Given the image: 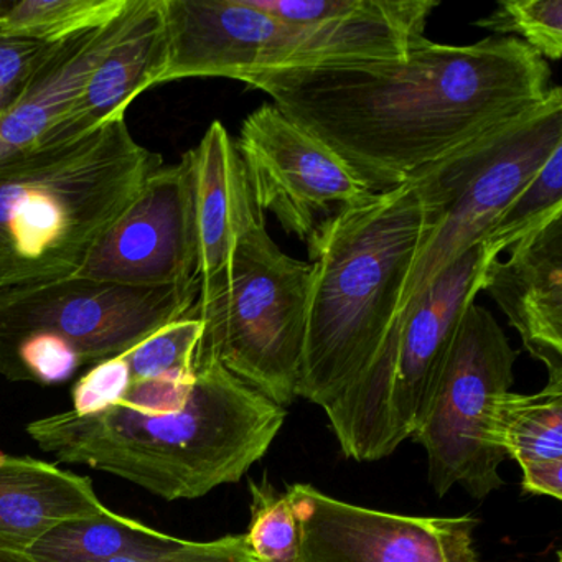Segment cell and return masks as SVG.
<instances>
[{
	"label": "cell",
	"mask_w": 562,
	"mask_h": 562,
	"mask_svg": "<svg viewBox=\"0 0 562 562\" xmlns=\"http://www.w3.org/2000/svg\"><path fill=\"white\" fill-rule=\"evenodd\" d=\"M251 521L245 538L256 562H301V528L288 492L249 482Z\"/></svg>",
	"instance_id": "obj_25"
},
{
	"label": "cell",
	"mask_w": 562,
	"mask_h": 562,
	"mask_svg": "<svg viewBox=\"0 0 562 562\" xmlns=\"http://www.w3.org/2000/svg\"><path fill=\"white\" fill-rule=\"evenodd\" d=\"M0 562H34L27 552L14 551V549L0 546Z\"/></svg>",
	"instance_id": "obj_29"
},
{
	"label": "cell",
	"mask_w": 562,
	"mask_h": 562,
	"mask_svg": "<svg viewBox=\"0 0 562 562\" xmlns=\"http://www.w3.org/2000/svg\"><path fill=\"white\" fill-rule=\"evenodd\" d=\"M559 216H562V146L503 210L482 241L502 255Z\"/></svg>",
	"instance_id": "obj_23"
},
{
	"label": "cell",
	"mask_w": 562,
	"mask_h": 562,
	"mask_svg": "<svg viewBox=\"0 0 562 562\" xmlns=\"http://www.w3.org/2000/svg\"><path fill=\"white\" fill-rule=\"evenodd\" d=\"M131 0H22L0 21V35L60 44L116 21Z\"/></svg>",
	"instance_id": "obj_22"
},
{
	"label": "cell",
	"mask_w": 562,
	"mask_h": 562,
	"mask_svg": "<svg viewBox=\"0 0 562 562\" xmlns=\"http://www.w3.org/2000/svg\"><path fill=\"white\" fill-rule=\"evenodd\" d=\"M516 351L488 308H467L411 439L424 447L436 495L456 485L486 498L503 485L506 459L496 439L503 397L512 391Z\"/></svg>",
	"instance_id": "obj_8"
},
{
	"label": "cell",
	"mask_w": 562,
	"mask_h": 562,
	"mask_svg": "<svg viewBox=\"0 0 562 562\" xmlns=\"http://www.w3.org/2000/svg\"><path fill=\"white\" fill-rule=\"evenodd\" d=\"M106 509L90 476L0 453V546L25 552L52 529Z\"/></svg>",
	"instance_id": "obj_19"
},
{
	"label": "cell",
	"mask_w": 562,
	"mask_h": 562,
	"mask_svg": "<svg viewBox=\"0 0 562 562\" xmlns=\"http://www.w3.org/2000/svg\"><path fill=\"white\" fill-rule=\"evenodd\" d=\"M200 281L136 288L71 276L0 291V355L31 335H52L80 367L126 353L160 328L189 317Z\"/></svg>",
	"instance_id": "obj_9"
},
{
	"label": "cell",
	"mask_w": 562,
	"mask_h": 562,
	"mask_svg": "<svg viewBox=\"0 0 562 562\" xmlns=\"http://www.w3.org/2000/svg\"><path fill=\"white\" fill-rule=\"evenodd\" d=\"M172 536L110 508L93 518L65 522L27 549L34 562H108L124 552L162 544Z\"/></svg>",
	"instance_id": "obj_21"
},
{
	"label": "cell",
	"mask_w": 562,
	"mask_h": 562,
	"mask_svg": "<svg viewBox=\"0 0 562 562\" xmlns=\"http://www.w3.org/2000/svg\"><path fill=\"white\" fill-rule=\"evenodd\" d=\"M55 45L0 35V120L24 97L29 81Z\"/></svg>",
	"instance_id": "obj_28"
},
{
	"label": "cell",
	"mask_w": 562,
	"mask_h": 562,
	"mask_svg": "<svg viewBox=\"0 0 562 562\" xmlns=\"http://www.w3.org/2000/svg\"><path fill=\"white\" fill-rule=\"evenodd\" d=\"M137 0L116 21L55 45L19 103L0 120V162L29 153L77 103L91 75L130 24Z\"/></svg>",
	"instance_id": "obj_18"
},
{
	"label": "cell",
	"mask_w": 562,
	"mask_h": 562,
	"mask_svg": "<svg viewBox=\"0 0 562 562\" xmlns=\"http://www.w3.org/2000/svg\"><path fill=\"white\" fill-rule=\"evenodd\" d=\"M162 156L126 121L0 162V291L77 276Z\"/></svg>",
	"instance_id": "obj_4"
},
{
	"label": "cell",
	"mask_w": 562,
	"mask_h": 562,
	"mask_svg": "<svg viewBox=\"0 0 562 562\" xmlns=\"http://www.w3.org/2000/svg\"><path fill=\"white\" fill-rule=\"evenodd\" d=\"M235 144L259 209L302 241L373 195L330 147L272 103L243 121Z\"/></svg>",
	"instance_id": "obj_10"
},
{
	"label": "cell",
	"mask_w": 562,
	"mask_h": 562,
	"mask_svg": "<svg viewBox=\"0 0 562 562\" xmlns=\"http://www.w3.org/2000/svg\"><path fill=\"white\" fill-rule=\"evenodd\" d=\"M311 278V262L281 251L266 222L252 226L220 294L190 314L203 322L196 357L213 358L243 383L289 406L297 397Z\"/></svg>",
	"instance_id": "obj_7"
},
{
	"label": "cell",
	"mask_w": 562,
	"mask_h": 562,
	"mask_svg": "<svg viewBox=\"0 0 562 562\" xmlns=\"http://www.w3.org/2000/svg\"><path fill=\"white\" fill-rule=\"evenodd\" d=\"M430 235L416 186L373 193L307 239L312 266L297 397L338 400L393 338Z\"/></svg>",
	"instance_id": "obj_3"
},
{
	"label": "cell",
	"mask_w": 562,
	"mask_h": 562,
	"mask_svg": "<svg viewBox=\"0 0 562 562\" xmlns=\"http://www.w3.org/2000/svg\"><path fill=\"white\" fill-rule=\"evenodd\" d=\"M496 439L518 462L522 492L562 498V383L548 381L536 394L509 391L499 404Z\"/></svg>",
	"instance_id": "obj_20"
},
{
	"label": "cell",
	"mask_w": 562,
	"mask_h": 562,
	"mask_svg": "<svg viewBox=\"0 0 562 562\" xmlns=\"http://www.w3.org/2000/svg\"><path fill=\"white\" fill-rule=\"evenodd\" d=\"M169 60L160 85L228 78L305 65L307 29L279 21L251 0H164Z\"/></svg>",
	"instance_id": "obj_13"
},
{
	"label": "cell",
	"mask_w": 562,
	"mask_h": 562,
	"mask_svg": "<svg viewBox=\"0 0 562 562\" xmlns=\"http://www.w3.org/2000/svg\"><path fill=\"white\" fill-rule=\"evenodd\" d=\"M499 258L485 241L467 249L403 312L367 371L325 407L341 452L357 462L391 456L413 436L460 321Z\"/></svg>",
	"instance_id": "obj_5"
},
{
	"label": "cell",
	"mask_w": 562,
	"mask_h": 562,
	"mask_svg": "<svg viewBox=\"0 0 562 562\" xmlns=\"http://www.w3.org/2000/svg\"><path fill=\"white\" fill-rule=\"evenodd\" d=\"M289 120L330 147L373 193L406 183L548 94L551 68L519 38H419L397 60L246 75Z\"/></svg>",
	"instance_id": "obj_1"
},
{
	"label": "cell",
	"mask_w": 562,
	"mask_h": 562,
	"mask_svg": "<svg viewBox=\"0 0 562 562\" xmlns=\"http://www.w3.org/2000/svg\"><path fill=\"white\" fill-rule=\"evenodd\" d=\"M486 272L492 295L526 350L562 383V216L513 245Z\"/></svg>",
	"instance_id": "obj_17"
},
{
	"label": "cell",
	"mask_w": 562,
	"mask_h": 562,
	"mask_svg": "<svg viewBox=\"0 0 562 562\" xmlns=\"http://www.w3.org/2000/svg\"><path fill=\"white\" fill-rule=\"evenodd\" d=\"M561 146L562 91L551 87L531 110L411 177L430 235L407 282L400 318L443 269L482 241L503 210Z\"/></svg>",
	"instance_id": "obj_6"
},
{
	"label": "cell",
	"mask_w": 562,
	"mask_h": 562,
	"mask_svg": "<svg viewBox=\"0 0 562 562\" xmlns=\"http://www.w3.org/2000/svg\"><path fill=\"white\" fill-rule=\"evenodd\" d=\"M108 562H256L245 535H228L213 541L172 538L162 544L124 552Z\"/></svg>",
	"instance_id": "obj_27"
},
{
	"label": "cell",
	"mask_w": 562,
	"mask_h": 562,
	"mask_svg": "<svg viewBox=\"0 0 562 562\" xmlns=\"http://www.w3.org/2000/svg\"><path fill=\"white\" fill-rule=\"evenodd\" d=\"M77 276L136 288L200 281L190 153L147 177Z\"/></svg>",
	"instance_id": "obj_12"
},
{
	"label": "cell",
	"mask_w": 562,
	"mask_h": 562,
	"mask_svg": "<svg viewBox=\"0 0 562 562\" xmlns=\"http://www.w3.org/2000/svg\"><path fill=\"white\" fill-rule=\"evenodd\" d=\"M285 417V407L218 361L196 357L192 390L180 409L67 411L32 420L27 434L58 462L111 473L177 502L238 483L266 456Z\"/></svg>",
	"instance_id": "obj_2"
},
{
	"label": "cell",
	"mask_w": 562,
	"mask_h": 562,
	"mask_svg": "<svg viewBox=\"0 0 562 562\" xmlns=\"http://www.w3.org/2000/svg\"><path fill=\"white\" fill-rule=\"evenodd\" d=\"M202 335L203 322L189 315L166 325L121 355L130 384L156 378H192Z\"/></svg>",
	"instance_id": "obj_24"
},
{
	"label": "cell",
	"mask_w": 562,
	"mask_h": 562,
	"mask_svg": "<svg viewBox=\"0 0 562 562\" xmlns=\"http://www.w3.org/2000/svg\"><path fill=\"white\" fill-rule=\"evenodd\" d=\"M475 25L496 35H519L542 60L561 58L562 0H502Z\"/></svg>",
	"instance_id": "obj_26"
},
{
	"label": "cell",
	"mask_w": 562,
	"mask_h": 562,
	"mask_svg": "<svg viewBox=\"0 0 562 562\" xmlns=\"http://www.w3.org/2000/svg\"><path fill=\"white\" fill-rule=\"evenodd\" d=\"M558 562H562V554H561V552H558Z\"/></svg>",
	"instance_id": "obj_31"
},
{
	"label": "cell",
	"mask_w": 562,
	"mask_h": 562,
	"mask_svg": "<svg viewBox=\"0 0 562 562\" xmlns=\"http://www.w3.org/2000/svg\"><path fill=\"white\" fill-rule=\"evenodd\" d=\"M169 60L164 0H137L133 18L68 113L32 147L64 146L124 121L127 108L159 87Z\"/></svg>",
	"instance_id": "obj_16"
},
{
	"label": "cell",
	"mask_w": 562,
	"mask_h": 562,
	"mask_svg": "<svg viewBox=\"0 0 562 562\" xmlns=\"http://www.w3.org/2000/svg\"><path fill=\"white\" fill-rule=\"evenodd\" d=\"M301 528V562H476L472 516H407L289 486Z\"/></svg>",
	"instance_id": "obj_11"
},
{
	"label": "cell",
	"mask_w": 562,
	"mask_h": 562,
	"mask_svg": "<svg viewBox=\"0 0 562 562\" xmlns=\"http://www.w3.org/2000/svg\"><path fill=\"white\" fill-rule=\"evenodd\" d=\"M12 8V2H2L0 0V21L5 18V14H8L9 9Z\"/></svg>",
	"instance_id": "obj_30"
},
{
	"label": "cell",
	"mask_w": 562,
	"mask_h": 562,
	"mask_svg": "<svg viewBox=\"0 0 562 562\" xmlns=\"http://www.w3.org/2000/svg\"><path fill=\"white\" fill-rule=\"evenodd\" d=\"M192 157L193 210L199 248L200 297L220 294L243 236L266 222L246 176L235 139L220 121L212 123Z\"/></svg>",
	"instance_id": "obj_15"
},
{
	"label": "cell",
	"mask_w": 562,
	"mask_h": 562,
	"mask_svg": "<svg viewBox=\"0 0 562 562\" xmlns=\"http://www.w3.org/2000/svg\"><path fill=\"white\" fill-rule=\"evenodd\" d=\"M255 8L317 34L318 67L404 58L424 37L436 0H251ZM317 68V67H315Z\"/></svg>",
	"instance_id": "obj_14"
}]
</instances>
